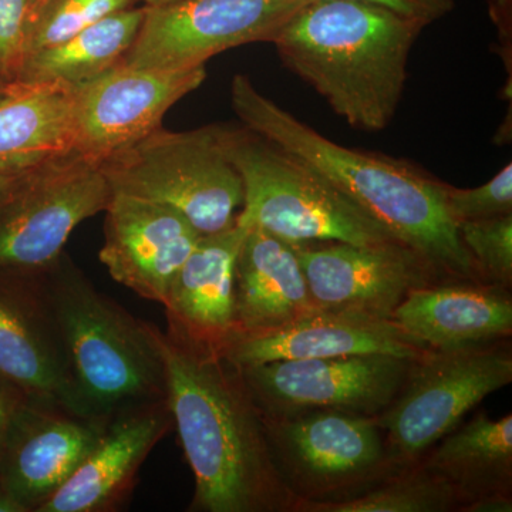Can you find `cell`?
<instances>
[{
    "label": "cell",
    "instance_id": "cell-15",
    "mask_svg": "<svg viewBox=\"0 0 512 512\" xmlns=\"http://www.w3.org/2000/svg\"><path fill=\"white\" fill-rule=\"evenodd\" d=\"M0 377L32 399L89 417L74 389L42 271L0 274Z\"/></svg>",
    "mask_w": 512,
    "mask_h": 512
},
{
    "label": "cell",
    "instance_id": "cell-2",
    "mask_svg": "<svg viewBox=\"0 0 512 512\" xmlns=\"http://www.w3.org/2000/svg\"><path fill=\"white\" fill-rule=\"evenodd\" d=\"M231 106L245 128L312 167L440 281L483 282L448 214L446 183L404 160L340 146L259 92L245 74L232 79Z\"/></svg>",
    "mask_w": 512,
    "mask_h": 512
},
{
    "label": "cell",
    "instance_id": "cell-21",
    "mask_svg": "<svg viewBox=\"0 0 512 512\" xmlns=\"http://www.w3.org/2000/svg\"><path fill=\"white\" fill-rule=\"evenodd\" d=\"M313 311L295 245L247 228L235 268L237 333L281 328Z\"/></svg>",
    "mask_w": 512,
    "mask_h": 512
},
{
    "label": "cell",
    "instance_id": "cell-1",
    "mask_svg": "<svg viewBox=\"0 0 512 512\" xmlns=\"http://www.w3.org/2000/svg\"><path fill=\"white\" fill-rule=\"evenodd\" d=\"M165 399L194 476L190 512H299L279 473L261 409L239 367L154 325Z\"/></svg>",
    "mask_w": 512,
    "mask_h": 512
},
{
    "label": "cell",
    "instance_id": "cell-14",
    "mask_svg": "<svg viewBox=\"0 0 512 512\" xmlns=\"http://www.w3.org/2000/svg\"><path fill=\"white\" fill-rule=\"evenodd\" d=\"M109 420L26 397L0 454V483L25 512H37L99 443Z\"/></svg>",
    "mask_w": 512,
    "mask_h": 512
},
{
    "label": "cell",
    "instance_id": "cell-3",
    "mask_svg": "<svg viewBox=\"0 0 512 512\" xmlns=\"http://www.w3.org/2000/svg\"><path fill=\"white\" fill-rule=\"evenodd\" d=\"M423 26L360 0H311L272 43L286 69L355 130L379 133L403 99Z\"/></svg>",
    "mask_w": 512,
    "mask_h": 512
},
{
    "label": "cell",
    "instance_id": "cell-12",
    "mask_svg": "<svg viewBox=\"0 0 512 512\" xmlns=\"http://www.w3.org/2000/svg\"><path fill=\"white\" fill-rule=\"evenodd\" d=\"M207 79L205 66L136 69L117 64L74 89L77 153L106 160L158 130L167 111Z\"/></svg>",
    "mask_w": 512,
    "mask_h": 512
},
{
    "label": "cell",
    "instance_id": "cell-10",
    "mask_svg": "<svg viewBox=\"0 0 512 512\" xmlns=\"http://www.w3.org/2000/svg\"><path fill=\"white\" fill-rule=\"evenodd\" d=\"M311 0H173L147 6L124 66L180 70L249 43L271 42Z\"/></svg>",
    "mask_w": 512,
    "mask_h": 512
},
{
    "label": "cell",
    "instance_id": "cell-19",
    "mask_svg": "<svg viewBox=\"0 0 512 512\" xmlns=\"http://www.w3.org/2000/svg\"><path fill=\"white\" fill-rule=\"evenodd\" d=\"M245 234L247 227L235 222L201 235L163 303L170 335L221 352L237 333L235 268Z\"/></svg>",
    "mask_w": 512,
    "mask_h": 512
},
{
    "label": "cell",
    "instance_id": "cell-11",
    "mask_svg": "<svg viewBox=\"0 0 512 512\" xmlns=\"http://www.w3.org/2000/svg\"><path fill=\"white\" fill-rule=\"evenodd\" d=\"M414 360L353 355L279 360L239 370L264 414L340 410L377 417L396 399Z\"/></svg>",
    "mask_w": 512,
    "mask_h": 512
},
{
    "label": "cell",
    "instance_id": "cell-34",
    "mask_svg": "<svg viewBox=\"0 0 512 512\" xmlns=\"http://www.w3.org/2000/svg\"><path fill=\"white\" fill-rule=\"evenodd\" d=\"M173 2V0H141V3L146 6L163 5V3Z\"/></svg>",
    "mask_w": 512,
    "mask_h": 512
},
{
    "label": "cell",
    "instance_id": "cell-16",
    "mask_svg": "<svg viewBox=\"0 0 512 512\" xmlns=\"http://www.w3.org/2000/svg\"><path fill=\"white\" fill-rule=\"evenodd\" d=\"M104 214L101 264L114 281L163 305L200 232L173 208L123 194L111 195Z\"/></svg>",
    "mask_w": 512,
    "mask_h": 512
},
{
    "label": "cell",
    "instance_id": "cell-30",
    "mask_svg": "<svg viewBox=\"0 0 512 512\" xmlns=\"http://www.w3.org/2000/svg\"><path fill=\"white\" fill-rule=\"evenodd\" d=\"M360 2L373 3L397 13L413 22L419 23L423 28L446 18L456 6V0H360Z\"/></svg>",
    "mask_w": 512,
    "mask_h": 512
},
{
    "label": "cell",
    "instance_id": "cell-28",
    "mask_svg": "<svg viewBox=\"0 0 512 512\" xmlns=\"http://www.w3.org/2000/svg\"><path fill=\"white\" fill-rule=\"evenodd\" d=\"M446 205L456 224L512 214V164L505 165L488 183L477 188L446 184Z\"/></svg>",
    "mask_w": 512,
    "mask_h": 512
},
{
    "label": "cell",
    "instance_id": "cell-7",
    "mask_svg": "<svg viewBox=\"0 0 512 512\" xmlns=\"http://www.w3.org/2000/svg\"><path fill=\"white\" fill-rule=\"evenodd\" d=\"M262 413V412H261ZM272 457L292 494L305 504L352 500L397 470L376 416L308 410L262 413Z\"/></svg>",
    "mask_w": 512,
    "mask_h": 512
},
{
    "label": "cell",
    "instance_id": "cell-13",
    "mask_svg": "<svg viewBox=\"0 0 512 512\" xmlns=\"http://www.w3.org/2000/svg\"><path fill=\"white\" fill-rule=\"evenodd\" d=\"M293 245L313 305L320 311L390 319L413 289L443 282L419 255L399 242Z\"/></svg>",
    "mask_w": 512,
    "mask_h": 512
},
{
    "label": "cell",
    "instance_id": "cell-20",
    "mask_svg": "<svg viewBox=\"0 0 512 512\" xmlns=\"http://www.w3.org/2000/svg\"><path fill=\"white\" fill-rule=\"evenodd\" d=\"M392 322L433 352H454L511 339L510 289L443 281L413 289Z\"/></svg>",
    "mask_w": 512,
    "mask_h": 512
},
{
    "label": "cell",
    "instance_id": "cell-25",
    "mask_svg": "<svg viewBox=\"0 0 512 512\" xmlns=\"http://www.w3.org/2000/svg\"><path fill=\"white\" fill-rule=\"evenodd\" d=\"M461 501L453 485L423 461L348 501L305 504L301 512H454Z\"/></svg>",
    "mask_w": 512,
    "mask_h": 512
},
{
    "label": "cell",
    "instance_id": "cell-26",
    "mask_svg": "<svg viewBox=\"0 0 512 512\" xmlns=\"http://www.w3.org/2000/svg\"><path fill=\"white\" fill-rule=\"evenodd\" d=\"M137 5H143L141 0H40L30 12L25 57L62 43L107 16Z\"/></svg>",
    "mask_w": 512,
    "mask_h": 512
},
{
    "label": "cell",
    "instance_id": "cell-36",
    "mask_svg": "<svg viewBox=\"0 0 512 512\" xmlns=\"http://www.w3.org/2000/svg\"><path fill=\"white\" fill-rule=\"evenodd\" d=\"M0 181H2V178H0Z\"/></svg>",
    "mask_w": 512,
    "mask_h": 512
},
{
    "label": "cell",
    "instance_id": "cell-35",
    "mask_svg": "<svg viewBox=\"0 0 512 512\" xmlns=\"http://www.w3.org/2000/svg\"><path fill=\"white\" fill-rule=\"evenodd\" d=\"M28 2H29V5L32 6V8H33V6H35L37 2H40V0H28Z\"/></svg>",
    "mask_w": 512,
    "mask_h": 512
},
{
    "label": "cell",
    "instance_id": "cell-9",
    "mask_svg": "<svg viewBox=\"0 0 512 512\" xmlns=\"http://www.w3.org/2000/svg\"><path fill=\"white\" fill-rule=\"evenodd\" d=\"M512 382L510 339L414 360L396 399L377 416L397 470L420 463L485 397Z\"/></svg>",
    "mask_w": 512,
    "mask_h": 512
},
{
    "label": "cell",
    "instance_id": "cell-22",
    "mask_svg": "<svg viewBox=\"0 0 512 512\" xmlns=\"http://www.w3.org/2000/svg\"><path fill=\"white\" fill-rule=\"evenodd\" d=\"M73 151V87L35 80L0 82V178Z\"/></svg>",
    "mask_w": 512,
    "mask_h": 512
},
{
    "label": "cell",
    "instance_id": "cell-18",
    "mask_svg": "<svg viewBox=\"0 0 512 512\" xmlns=\"http://www.w3.org/2000/svg\"><path fill=\"white\" fill-rule=\"evenodd\" d=\"M171 427L167 399L114 414L89 456L37 512L119 510L148 454Z\"/></svg>",
    "mask_w": 512,
    "mask_h": 512
},
{
    "label": "cell",
    "instance_id": "cell-24",
    "mask_svg": "<svg viewBox=\"0 0 512 512\" xmlns=\"http://www.w3.org/2000/svg\"><path fill=\"white\" fill-rule=\"evenodd\" d=\"M146 5L120 10L90 28L26 56L15 79L76 87L92 82L123 62L141 28Z\"/></svg>",
    "mask_w": 512,
    "mask_h": 512
},
{
    "label": "cell",
    "instance_id": "cell-5",
    "mask_svg": "<svg viewBox=\"0 0 512 512\" xmlns=\"http://www.w3.org/2000/svg\"><path fill=\"white\" fill-rule=\"evenodd\" d=\"M224 141L244 185L237 217L244 227L262 229L291 244L397 242L326 178L266 138L245 127H224Z\"/></svg>",
    "mask_w": 512,
    "mask_h": 512
},
{
    "label": "cell",
    "instance_id": "cell-37",
    "mask_svg": "<svg viewBox=\"0 0 512 512\" xmlns=\"http://www.w3.org/2000/svg\"><path fill=\"white\" fill-rule=\"evenodd\" d=\"M3 82H5V80H3Z\"/></svg>",
    "mask_w": 512,
    "mask_h": 512
},
{
    "label": "cell",
    "instance_id": "cell-23",
    "mask_svg": "<svg viewBox=\"0 0 512 512\" xmlns=\"http://www.w3.org/2000/svg\"><path fill=\"white\" fill-rule=\"evenodd\" d=\"M424 464L446 478L461 508L477 498L512 495V416L493 420L485 413L448 433Z\"/></svg>",
    "mask_w": 512,
    "mask_h": 512
},
{
    "label": "cell",
    "instance_id": "cell-29",
    "mask_svg": "<svg viewBox=\"0 0 512 512\" xmlns=\"http://www.w3.org/2000/svg\"><path fill=\"white\" fill-rule=\"evenodd\" d=\"M28 0H0V82L15 79L28 39Z\"/></svg>",
    "mask_w": 512,
    "mask_h": 512
},
{
    "label": "cell",
    "instance_id": "cell-33",
    "mask_svg": "<svg viewBox=\"0 0 512 512\" xmlns=\"http://www.w3.org/2000/svg\"><path fill=\"white\" fill-rule=\"evenodd\" d=\"M0 512H25L8 493L5 487L0 483Z\"/></svg>",
    "mask_w": 512,
    "mask_h": 512
},
{
    "label": "cell",
    "instance_id": "cell-17",
    "mask_svg": "<svg viewBox=\"0 0 512 512\" xmlns=\"http://www.w3.org/2000/svg\"><path fill=\"white\" fill-rule=\"evenodd\" d=\"M429 352L390 319L316 309L281 328L237 333L220 353L232 365L244 369L279 360L353 355L420 359Z\"/></svg>",
    "mask_w": 512,
    "mask_h": 512
},
{
    "label": "cell",
    "instance_id": "cell-4",
    "mask_svg": "<svg viewBox=\"0 0 512 512\" xmlns=\"http://www.w3.org/2000/svg\"><path fill=\"white\" fill-rule=\"evenodd\" d=\"M42 279L87 416L110 420L165 400L164 363L153 323L134 318L97 291L63 254L42 271Z\"/></svg>",
    "mask_w": 512,
    "mask_h": 512
},
{
    "label": "cell",
    "instance_id": "cell-6",
    "mask_svg": "<svg viewBox=\"0 0 512 512\" xmlns=\"http://www.w3.org/2000/svg\"><path fill=\"white\" fill-rule=\"evenodd\" d=\"M100 164L113 194L173 208L200 235L231 228L244 204V185L229 160L222 126L160 127Z\"/></svg>",
    "mask_w": 512,
    "mask_h": 512
},
{
    "label": "cell",
    "instance_id": "cell-27",
    "mask_svg": "<svg viewBox=\"0 0 512 512\" xmlns=\"http://www.w3.org/2000/svg\"><path fill=\"white\" fill-rule=\"evenodd\" d=\"M484 284L512 288V214L457 225Z\"/></svg>",
    "mask_w": 512,
    "mask_h": 512
},
{
    "label": "cell",
    "instance_id": "cell-31",
    "mask_svg": "<svg viewBox=\"0 0 512 512\" xmlns=\"http://www.w3.org/2000/svg\"><path fill=\"white\" fill-rule=\"evenodd\" d=\"M28 394L22 392L15 384L0 377V454L5 446L6 436L13 417L18 412L19 407L25 402Z\"/></svg>",
    "mask_w": 512,
    "mask_h": 512
},
{
    "label": "cell",
    "instance_id": "cell-32",
    "mask_svg": "<svg viewBox=\"0 0 512 512\" xmlns=\"http://www.w3.org/2000/svg\"><path fill=\"white\" fill-rule=\"evenodd\" d=\"M512 495H490L477 498L461 508L460 512H511Z\"/></svg>",
    "mask_w": 512,
    "mask_h": 512
},
{
    "label": "cell",
    "instance_id": "cell-8",
    "mask_svg": "<svg viewBox=\"0 0 512 512\" xmlns=\"http://www.w3.org/2000/svg\"><path fill=\"white\" fill-rule=\"evenodd\" d=\"M99 161L73 151L0 181V274L45 271L82 222L106 210Z\"/></svg>",
    "mask_w": 512,
    "mask_h": 512
}]
</instances>
